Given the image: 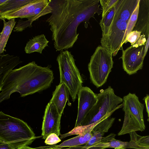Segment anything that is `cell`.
I'll return each instance as SVG.
<instances>
[{
  "label": "cell",
  "mask_w": 149,
  "mask_h": 149,
  "mask_svg": "<svg viewBox=\"0 0 149 149\" xmlns=\"http://www.w3.org/2000/svg\"><path fill=\"white\" fill-rule=\"evenodd\" d=\"M141 35V32L137 31H133L127 36L126 43L130 42L131 45H134L139 39Z\"/></svg>",
  "instance_id": "f1b7e54d"
},
{
  "label": "cell",
  "mask_w": 149,
  "mask_h": 149,
  "mask_svg": "<svg viewBox=\"0 0 149 149\" xmlns=\"http://www.w3.org/2000/svg\"><path fill=\"white\" fill-rule=\"evenodd\" d=\"M112 55L101 45L98 46L91 56L88 65L92 83L97 88L106 82L113 68Z\"/></svg>",
  "instance_id": "52a82bcc"
},
{
  "label": "cell",
  "mask_w": 149,
  "mask_h": 149,
  "mask_svg": "<svg viewBox=\"0 0 149 149\" xmlns=\"http://www.w3.org/2000/svg\"><path fill=\"white\" fill-rule=\"evenodd\" d=\"M115 118L110 116L104 118L93 128L92 132H97L105 133L107 132L114 121Z\"/></svg>",
  "instance_id": "cb8c5ba5"
},
{
  "label": "cell",
  "mask_w": 149,
  "mask_h": 149,
  "mask_svg": "<svg viewBox=\"0 0 149 149\" xmlns=\"http://www.w3.org/2000/svg\"><path fill=\"white\" fill-rule=\"evenodd\" d=\"M139 0H118L114 6L115 15L128 22Z\"/></svg>",
  "instance_id": "e0dca14e"
},
{
  "label": "cell",
  "mask_w": 149,
  "mask_h": 149,
  "mask_svg": "<svg viewBox=\"0 0 149 149\" xmlns=\"http://www.w3.org/2000/svg\"><path fill=\"white\" fill-rule=\"evenodd\" d=\"M2 20L4 25L0 36V54L3 52L8 38L16 23L15 18L10 19L7 22L5 19Z\"/></svg>",
  "instance_id": "44dd1931"
},
{
  "label": "cell",
  "mask_w": 149,
  "mask_h": 149,
  "mask_svg": "<svg viewBox=\"0 0 149 149\" xmlns=\"http://www.w3.org/2000/svg\"><path fill=\"white\" fill-rule=\"evenodd\" d=\"M49 42L44 34L36 36L27 42L25 47V52L28 54L35 52L41 54L43 50L48 46Z\"/></svg>",
  "instance_id": "ffe728a7"
},
{
  "label": "cell",
  "mask_w": 149,
  "mask_h": 149,
  "mask_svg": "<svg viewBox=\"0 0 149 149\" xmlns=\"http://www.w3.org/2000/svg\"><path fill=\"white\" fill-rule=\"evenodd\" d=\"M114 7L100 20V24L102 31V37L106 35L107 33L115 15Z\"/></svg>",
  "instance_id": "603a6c76"
},
{
  "label": "cell",
  "mask_w": 149,
  "mask_h": 149,
  "mask_svg": "<svg viewBox=\"0 0 149 149\" xmlns=\"http://www.w3.org/2000/svg\"><path fill=\"white\" fill-rule=\"evenodd\" d=\"M97 96L96 102L85 117L80 126L93 124L123 107V104H118L123 102V99L115 94L111 86L97 94Z\"/></svg>",
  "instance_id": "5b68a950"
},
{
  "label": "cell",
  "mask_w": 149,
  "mask_h": 149,
  "mask_svg": "<svg viewBox=\"0 0 149 149\" xmlns=\"http://www.w3.org/2000/svg\"><path fill=\"white\" fill-rule=\"evenodd\" d=\"M37 138L26 122L0 112V140L18 149L30 145Z\"/></svg>",
  "instance_id": "3957f363"
},
{
  "label": "cell",
  "mask_w": 149,
  "mask_h": 149,
  "mask_svg": "<svg viewBox=\"0 0 149 149\" xmlns=\"http://www.w3.org/2000/svg\"><path fill=\"white\" fill-rule=\"evenodd\" d=\"M88 148L85 147L84 146H78L75 147H69L67 148H55L52 149H87Z\"/></svg>",
  "instance_id": "d6a6232c"
},
{
  "label": "cell",
  "mask_w": 149,
  "mask_h": 149,
  "mask_svg": "<svg viewBox=\"0 0 149 149\" xmlns=\"http://www.w3.org/2000/svg\"><path fill=\"white\" fill-rule=\"evenodd\" d=\"M146 41L145 36L141 35L134 45L123 50V68L129 75L135 74L142 68Z\"/></svg>",
  "instance_id": "ba28073f"
},
{
  "label": "cell",
  "mask_w": 149,
  "mask_h": 149,
  "mask_svg": "<svg viewBox=\"0 0 149 149\" xmlns=\"http://www.w3.org/2000/svg\"><path fill=\"white\" fill-rule=\"evenodd\" d=\"M114 149H127L125 148H115Z\"/></svg>",
  "instance_id": "d590c367"
},
{
  "label": "cell",
  "mask_w": 149,
  "mask_h": 149,
  "mask_svg": "<svg viewBox=\"0 0 149 149\" xmlns=\"http://www.w3.org/2000/svg\"><path fill=\"white\" fill-rule=\"evenodd\" d=\"M18 149H40L38 148L37 147L36 148H32L29 146H23Z\"/></svg>",
  "instance_id": "836d02e7"
},
{
  "label": "cell",
  "mask_w": 149,
  "mask_h": 149,
  "mask_svg": "<svg viewBox=\"0 0 149 149\" xmlns=\"http://www.w3.org/2000/svg\"><path fill=\"white\" fill-rule=\"evenodd\" d=\"M100 0H49L51 15L46 20L50 26L56 51L72 47L77 40L79 25L89 23L91 18L100 15Z\"/></svg>",
  "instance_id": "6da1fadb"
},
{
  "label": "cell",
  "mask_w": 149,
  "mask_h": 149,
  "mask_svg": "<svg viewBox=\"0 0 149 149\" xmlns=\"http://www.w3.org/2000/svg\"><path fill=\"white\" fill-rule=\"evenodd\" d=\"M7 0H0V6L4 3Z\"/></svg>",
  "instance_id": "e575fe53"
},
{
  "label": "cell",
  "mask_w": 149,
  "mask_h": 149,
  "mask_svg": "<svg viewBox=\"0 0 149 149\" xmlns=\"http://www.w3.org/2000/svg\"><path fill=\"white\" fill-rule=\"evenodd\" d=\"M133 31L141 32L147 40L149 36V0H139L137 18Z\"/></svg>",
  "instance_id": "7c38bea8"
},
{
  "label": "cell",
  "mask_w": 149,
  "mask_h": 149,
  "mask_svg": "<svg viewBox=\"0 0 149 149\" xmlns=\"http://www.w3.org/2000/svg\"><path fill=\"white\" fill-rule=\"evenodd\" d=\"M0 149H16L11 145L0 140Z\"/></svg>",
  "instance_id": "4dcf8cb0"
},
{
  "label": "cell",
  "mask_w": 149,
  "mask_h": 149,
  "mask_svg": "<svg viewBox=\"0 0 149 149\" xmlns=\"http://www.w3.org/2000/svg\"><path fill=\"white\" fill-rule=\"evenodd\" d=\"M59 136L55 133H52L47 136L45 139V143L47 145H54L61 141Z\"/></svg>",
  "instance_id": "f546056e"
},
{
  "label": "cell",
  "mask_w": 149,
  "mask_h": 149,
  "mask_svg": "<svg viewBox=\"0 0 149 149\" xmlns=\"http://www.w3.org/2000/svg\"><path fill=\"white\" fill-rule=\"evenodd\" d=\"M102 9V18L104 17L115 6L118 0H100Z\"/></svg>",
  "instance_id": "484cf974"
},
{
  "label": "cell",
  "mask_w": 149,
  "mask_h": 149,
  "mask_svg": "<svg viewBox=\"0 0 149 149\" xmlns=\"http://www.w3.org/2000/svg\"><path fill=\"white\" fill-rule=\"evenodd\" d=\"M92 135L93 134L91 132L78 135L75 137L64 141L58 145L40 146L37 148L40 149H46L80 146V145L86 144L90 140Z\"/></svg>",
  "instance_id": "d6986e66"
},
{
  "label": "cell",
  "mask_w": 149,
  "mask_h": 149,
  "mask_svg": "<svg viewBox=\"0 0 149 149\" xmlns=\"http://www.w3.org/2000/svg\"><path fill=\"white\" fill-rule=\"evenodd\" d=\"M127 22L114 15L113 20L107 34L102 37L101 46L115 56L125 43V36Z\"/></svg>",
  "instance_id": "9c48e42d"
},
{
  "label": "cell",
  "mask_w": 149,
  "mask_h": 149,
  "mask_svg": "<svg viewBox=\"0 0 149 149\" xmlns=\"http://www.w3.org/2000/svg\"><path fill=\"white\" fill-rule=\"evenodd\" d=\"M56 60L60 72V84L63 83L66 86L74 102L79 90L82 87L83 81L75 64L73 56L68 50L62 51L58 56Z\"/></svg>",
  "instance_id": "8992f818"
},
{
  "label": "cell",
  "mask_w": 149,
  "mask_h": 149,
  "mask_svg": "<svg viewBox=\"0 0 149 149\" xmlns=\"http://www.w3.org/2000/svg\"><path fill=\"white\" fill-rule=\"evenodd\" d=\"M137 142V144L140 146L149 147V135L141 136L138 135L135 132H132L129 134Z\"/></svg>",
  "instance_id": "83f0119b"
},
{
  "label": "cell",
  "mask_w": 149,
  "mask_h": 149,
  "mask_svg": "<svg viewBox=\"0 0 149 149\" xmlns=\"http://www.w3.org/2000/svg\"><path fill=\"white\" fill-rule=\"evenodd\" d=\"M22 62L17 56L8 54L0 55V85L7 75L15 66Z\"/></svg>",
  "instance_id": "ac0fdd59"
},
{
  "label": "cell",
  "mask_w": 149,
  "mask_h": 149,
  "mask_svg": "<svg viewBox=\"0 0 149 149\" xmlns=\"http://www.w3.org/2000/svg\"><path fill=\"white\" fill-rule=\"evenodd\" d=\"M33 1L34 0H7L4 3L0 6V14L18 9Z\"/></svg>",
  "instance_id": "7402d4cb"
},
{
  "label": "cell",
  "mask_w": 149,
  "mask_h": 149,
  "mask_svg": "<svg viewBox=\"0 0 149 149\" xmlns=\"http://www.w3.org/2000/svg\"><path fill=\"white\" fill-rule=\"evenodd\" d=\"M49 0H45L42 4L36 8L34 15L28 19V20H19L14 28V31L21 32L28 27H32V24L33 22L42 16L51 13L52 8L49 5Z\"/></svg>",
  "instance_id": "5bb4252c"
},
{
  "label": "cell",
  "mask_w": 149,
  "mask_h": 149,
  "mask_svg": "<svg viewBox=\"0 0 149 149\" xmlns=\"http://www.w3.org/2000/svg\"><path fill=\"white\" fill-rule=\"evenodd\" d=\"M69 91L64 84L56 86L50 102L53 103L60 115H62L67 101L69 100Z\"/></svg>",
  "instance_id": "2e32d148"
},
{
  "label": "cell",
  "mask_w": 149,
  "mask_h": 149,
  "mask_svg": "<svg viewBox=\"0 0 149 149\" xmlns=\"http://www.w3.org/2000/svg\"><path fill=\"white\" fill-rule=\"evenodd\" d=\"M44 1L45 0H34L31 2L19 8L0 14V19L2 20L17 18L28 19L34 15L36 8Z\"/></svg>",
  "instance_id": "4fadbf2b"
},
{
  "label": "cell",
  "mask_w": 149,
  "mask_h": 149,
  "mask_svg": "<svg viewBox=\"0 0 149 149\" xmlns=\"http://www.w3.org/2000/svg\"><path fill=\"white\" fill-rule=\"evenodd\" d=\"M51 66L42 67L34 61L12 70L0 85V103L15 92L24 97L49 87L54 79Z\"/></svg>",
  "instance_id": "7a4b0ae2"
},
{
  "label": "cell",
  "mask_w": 149,
  "mask_h": 149,
  "mask_svg": "<svg viewBox=\"0 0 149 149\" xmlns=\"http://www.w3.org/2000/svg\"><path fill=\"white\" fill-rule=\"evenodd\" d=\"M123 111L125 112L120 136L136 131H142L146 128L143 117V104L135 94L129 93L123 99Z\"/></svg>",
  "instance_id": "277c9868"
},
{
  "label": "cell",
  "mask_w": 149,
  "mask_h": 149,
  "mask_svg": "<svg viewBox=\"0 0 149 149\" xmlns=\"http://www.w3.org/2000/svg\"><path fill=\"white\" fill-rule=\"evenodd\" d=\"M61 116L59 113L54 105L49 102L46 106L43 117L42 127L43 139L45 140L52 133H55L58 136L61 135Z\"/></svg>",
  "instance_id": "30bf717a"
},
{
  "label": "cell",
  "mask_w": 149,
  "mask_h": 149,
  "mask_svg": "<svg viewBox=\"0 0 149 149\" xmlns=\"http://www.w3.org/2000/svg\"><path fill=\"white\" fill-rule=\"evenodd\" d=\"M139 7V1L136 7L131 16L127 24L125 36V43H126V40L127 36L133 31L136 25L137 18Z\"/></svg>",
  "instance_id": "d4e9b609"
},
{
  "label": "cell",
  "mask_w": 149,
  "mask_h": 149,
  "mask_svg": "<svg viewBox=\"0 0 149 149\" xmlns=\"http://www.w3.org/2000/svg\"><path fill=\"white\" fill-rule=\"evenodd\" d=\"M77 95L78 113L74 127L80 126L97 100V94L87 87L82 86L79 90Z\"/></svg>",
  "instance_id": "8fae6325"
},
{
  "label": "cell",
  "mask_w": 149,
  "mask_h": 149,
  "mask_svg": "<svg viewBox=\"0 0 149 149\" xmlns=\"http://www.w3.org/2000/svg\"><path fill=\"white\" fill-rule=\"evenodd\" d=\"M146 106V111L148 113V118L147 121L149 122V95H147L144 98Z\"/></svg>",
  "instance_id": "1f68e13d"
},
{
  "label": "cell",
  "mask_w": 149,
  "mask_h": 149,
  "mask_svg": "<svg viewBox=\"0 0 149 149\" xmlns=\"http://www.w3.org/2000/svg\"><path fill=\"white\" fill-rule=\"evenodd\" d=\"M129 142L123 141L111 138L105 141L101 142L94 146L88 149H104L107 148H129L134 149H149V147H143L138 145L132 137H130Z\"/></svg>",
  "instance_id": "9a60e30c"
},
{
  "label": "cell",
  "mask_w": 149,
  "mask_h": 149,
  "mask_svg": "<svg viewBox=\"0 0 149 149\" xmlns=\"http://www.w3.org/2000/svg\"><path fill=\"white\" fill-rule=\"evenodd\" d=\"M93 135L88 142L84 146L88 148H91L100 143L104 133L97 132H92Z\"/></svg>",
  "instance_id": "4316f807"
}]
</instances>
